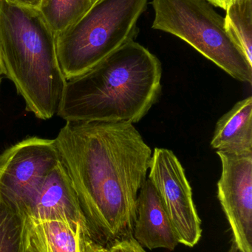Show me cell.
I'll use <instances>...</instances> for the list:
<instances>
[{"instance_id":"cell-1","label":"cell","mask_w":252,"mask_h":252,"mask_svg":"<svg viewBox=\"0 0 252 252\" xmlns=\"http://www.w3.org/2000/svg\"><path fill=\"white\" fill-rule=\"evenodd\" d=\"M95 242L133 237L152 149L134 124L66 121L55 138Z\"/></svg>"},{"instance_id":"cell-2","label":"cell","mask_w":252,"mask_h":252,"mask_svg":"<svg viewBox=\"0 0 252 252\" xmlns=\"http://www.w3.org/2000/svg\"><path fill=\"white\" fill-rule=\"evenodd\" d=\"M161 77L158 57L130 41L66 81L57 115L66 121L137 124L158 100Z\"/></svg>"},{"instance_id":"cell-3","label":"cell","mask_w":252,"mask_h":252,"mask_svg":"<svg viewBox=\"0 0 252 252\" xmlns=\"http://www.w3.org/2000/svg\"><path fill=\"white\" fill-rule=\"evenodd\" d=\"M0 61L28 112L43 121L57 115L66 80L56 35L37 9L0 0Z\"/></svg>"},{"instance_id":"cell-4","label":"cell","mask_w":252,"mask_h":252,"mask_svg":"<svg viewBox=\"0 0 252 252\" xmlns=\"http://www.w3.org/2000/svg\"><path fill=\"white\" fill-rule=\"evenodd\" d=\"M148 0H95L75 23L56 35V54L65 80L87 72L138 33Z\"/></svg>"},{"instance_id":"cell-5","label":"cell","mask_w":252,"mask_h":252,"mask_svg":"<svg viewBox=\"0 0 252 252\" xmlns=\"http://www.w3.org/2000/svg\"><path fill=\"white\" fill-rule=\"evenodd\" d=\"M152 28L179 37L234 79L252 82L249 62L225 28L224 18L204 0H152Z\"/></svg>"},{"instance_id":"cell-6","label":"cell","mask_w":252,"mask_h":252,"mask_svg":"<svg viewBox=\"0 0 252 252\" xmlns=\"http://www.w3.org/2000/svg\"><path fill=\"white\" fill-rule=\"evenodd\" d=\"M59 161L54 139H23L0 155V189L26 214L44 179Z\"/></svg>"},{"instance_id":"cell-7","label":"cell","mask_w":252,"mask_h":252,"mask_svg":"<svg viewBox=\"0 0 252 252\" xmlns=\"http://www.w3.org/2000/svg\"><path fill=\"white\" fill-rule=\"evenodd\" d=\"M148 173L147 178L158 191L173 223L179 244L195 247L202 236V223L181 163L170 150L155 148Z\"/></svg>"},{"instance_id":"cell-8","label":"cell","mask_w":252,"mask_h":252,"mask_svg":"<svg viewBox=\"0 0 252 252\" xmlns=\"http://www.w3.org/2000/svg\"><path fill=\"white\" fill-rule=\"evenodd\" d=\"M222 171L217 198L240 252H252V154L217 151Z\"/></svg>"},{"instance_id":"cell-9","label":"cell","mask_w":252,"mask_h":252,"mask_svg":"<svg viewBox=\"0 0 252 252\" xmlns=\"http://www.w3.org/2000/svg\"><path fill=\"white\" fill-rule=\"evenodd\" d=\"M26 216L36 220L76 222L90 232L71 178L61 161L44 179Z\"/></svg>"},{"instance_id":"cell-10","label":"cell","mask_w":252,"mask_h":252,"mask_svg":"<svg viewBox=\"0 0 252 252\" xmlns=\"http://www.w3.org/2000/svg\"><path fill=\"white\" fill-rule=\"evenodd\" d=\"M133 237L143 248L149 250L173 251L179 244L159 194L148 178L138 195Z\"/></svg>"},{"instance_id":"cell-11","label":"cell","mask_w":252,"mask_h":252,"mask_svg":"<svg viewBox=\"0 0 252 252\" xmlns=\"http://www.w3.org/2000/svg\"><path fill=\"white\" fill-rule=\"evenodd\" d=\"M90 239V232L81 223L27 217V243L34 252H86Z\"/></svg>"},{"instance_id":"cell-12","label":"cell","mask_w":252,"mask_h":252,"mask_svg":"<svg viewBox=\"0 0 252 252\" xmlns=\"http://www.w3.org/2000/svg\"><path fill=\"white\" fill-rule=\"evenodd\" d=\"M211 146L217 151L252 154V97L238 101L217 121Z\"/></svg>"},{"instance_id":"cell-13","label":"cell","mask_w":252,"mask_h":252,"mask_svg":"<svg viewBox=\"0 0 252 252\" xmlns=\"http://www.w3.org/2000/svg\"><path fill=\"white\" fill-rule=\"evenodd\" d=\"M26 247V214L0 189V252H25Z\"/></svg>"},{"instance_id":"cell-14","label":"cell","mask_w":252,"mask_h":252,"mask_svg":"<svg viewBox=\"0 0 252 252\" xmlns=\"http://www.w3.org/2000/svg\"><path fill=\"white\" fill-rule=\"evenodd\" d=\"M95 0H41L37 10L55 35L75 23Z\"/></svg>"},{"instance_id":"cell-15","label":"cell","mask_w":252,"mask_h":252,"mask_svg":"<svg viewBox=\"0 0 252 252\" xmlns=\"http://www.w3.org/2000/svg\"><path fill=\"white\" fill-rule=\"evenodd\" d=\"M225 28L252 63V0H235L226 10Z\"/></svg>"},{"instance_id":"cell-16","label":"cell","mask_w":252,"mask_h":252,"mask_svg":"<svg viewBox=\"0 0 252 252\" xmlns=\"http://www.w3.org/2000/svg\"><path fill=\"white\" fill-rule=\"evenodd\" d=\"M108 252H146L133 237L117 241L108 247Z\"/></svg>"},{"instance_id":"cell-17","label":"cell","mask_w":252,"mask_h":252,"mask_svg":"<svg viewBox=\"0 0 252 252\" xmlns=\"http://www.w3.org/2000/svg\"><path fill=\"white\" fill-rule=\"evenodd\" d=\"M6 1L21 7L32 9H38L41 2V0H6Z\"/></svg>"},{"instance_id":"cell-18","label":"cell","mask_w":252,"mask_h":252,"mask_svg":"<svg viewBox=\"0 0 252 252\" xmlns=\"http://www.w3.org/2000/svg\"><path fill=\"white\" fill-rule=\"evenodd\" d=\"M86 252H108V248L90 239L87 241Z\"/></svg>"},{"instance_id":"cell-19","label":"cell","mask_w":252,"mask_h":252,"mask_svg":"<svg viewBox=\"0 0 252 252\" xmlns=\"http://www.w3.org/2000/svg\"><path fill=\"white\" fill-rule=\"evenodd\" d=\"M210 3L211 5L215 6V7H220L223 10H226L229 7L232 3H233L235 0H204Z\"/></svg>"},{"instance_id":"cell-20","label":"cell","mask_w":252,"mask_h":252,"mask_svg":"<svg viewBox=\"0 0 252 252\" xmlns=\"http://www.w3.org/2000/svg\"><path fill=\"white\" fill-rule=\"evenodd\" d=\"M238 249H237L236 246L234 244L233 242L232 243V245H231L230 249H229V251L228 252H238Z\"/></svg>"},{"instance_id":"cell-21","label":"cell","mask_w":252,"mask_h":252,"mask_svg":"<svg viewBox=\"0 0 252 252\" xmlns=\"http://www.w3.org/2000/svg\"><path fill=\"white\" fill-rule=\"evenodd\" d=\"M25 252H34V250L31 249V247L28 245V243H27L26 250H25Z\"/></svg>"},{"instance_id":"cell-22","label":"cell","mask_w":252,"mask_h":252,"mask_svg":"<svg viewBox=\"0 0 252 252\" xmlns=\"http://www.w3.org/2000/svg\"><path fill=\"white\" fill-rule=\"evenodd\" d=\"M2 75V69H1V61H0V80H1V77Z\"/></svg>"},{"instance_id":"cell-23","label":"cell","mask_w":252,"mask_h":252,"mask_svg":"<svg viewBox=\"0 0 252 252\" xmlns=\"http://www.w3.org/2000/svg\"><path fill=\"white\" fill-rule=\"evenodd\" d=\"M0 83H1V80H0Z\"/></svg>"}]
</instances>
